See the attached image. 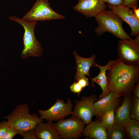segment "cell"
Here are the masks:
<instances>
[{"label":"cell","mask_w":139,"mask_h":139,"mask_svg":"<svg viewBox=\"0 0 139 139\" xmlns=\"http://www.w3.org/2000/svg\"><path fill=\"white\" fill-rule=\"evenodd\" d=\"M108 70V88L121 97L130 94L139 81V64H126L118 58Z\"/></svg>","instance_id":"1"},{"label":"cell","mask_w":139,"mask_h":139,"mask_svg":"<svg viewBox=\"0 0 139 139\" xmlns=\"http://www.w3.org/2000/svg\"><path fill=\"white\" fill-rule=\"evenodd\" d=\"M29 111L27 104H21L3 118L7 119L9 126L15 129L20 135L25 131L33 129L38 123L44 121L38 115L31 114Z\"/></svg>","instance_id":"2"},{"label":"cell","mask_w":139,"mask_h":139,"mask_svg":"<svg viewBox=\"0 0 139 139\" xmlns=\"http://www.w3.org/2000/svg\"><path fill=\"white\" fill-rule=\"evenodd\" d=\"M95 18L98 24L95 31L99 37L108 32L120 39L131 38L123 29V20L110 10L103 11Z\"/></svg>","instance_id":"3"},{"label":"cell","mask_w":139,"mask_h":139,"mask_svg":"<svg viewBox=\"0 0 139 139\" xmlns=\"http://www.w3.org/2000/svg\"><path fill=\"white\" fill-rule=\"evenodd\" d=\"M9 18L10 20L21 24L24 29L23 48L21 54V57L23 58L30 57H41L43 49L41 44L36 39L34 33L37 22L26 21L14 16H11Z\"/></svg>","instance_id":"4"},{"label":"cell","mask_w":139,"mask_h":139,"mask_svg":"<svg viewBox=\"0 0 139 139\" xmlns=\"http://www.w3.org/2000/svg\"><path fill=\"white\" fill-rule=\"evenodd\" d=\"M65 18L53 10L48 0H36L30 10L22 19L27 21L37 22Z\"/></svg>","instance_id":"5"},{"label":"cell","mask_w":139,"mask_h":139,"mask_svg":"<svg viewBox=\"0 0 139 139\" xmlns=\"http://www.w3.org/2000/svg\"><path fill=\"white\" fill-rule=\"evenodd\" d=\"M85 124L81 120L72 116L57 120L55 125L61 138L77 139L81 137Z\"/></svg>","instance_id":"6"},{"label":"cell","mask_w":139,"mask_h":139,"mask_svg":"<svg viewBox=\"0 0 139 139\" xmlns=\"http://www.w3.org/2000/svg\"><path fill=\"white\" fill-rule=\"evenodd\" d=\"M117 51L119 58L125 64H139V36L134 39H120Z\"/></svg>","instance_id":"7"},{"label":"cell","mask_w":139,"mask_h":139,"mask_svg":"<svg viewBox=\"0 0 139 139\" xmlns=\"http://www.w3.org/2000/svg\"><path fill=\"white\" fill-rule=\"evenodd\" d=\"M72 107V103L70 98H68L66 103L63 100L58 99L49 109L46 110L40 109L38 112L41 119H45L47 121L53 122L64 118L71 114Z\"/></svg>","instance_id":"8"},{"label":"cell","mask_w":139,"mask_h":139,"mask_svg":"<svg viewBox=\"0 0 139 139\" xmlns=\"http://www.w3.org/2000/svg\"><path fill=\"white\" fill-rule=\"evenodd\" d=\"M97 100L94 94L88 96H84L80 100L75 101V106L71 114L72 116L77 118L88 124L92 121L94 116L93 105Z\"/></svg>","instance_id":"9"},{"label":"cell","mask_w":139,"mask_h":139,"mask_svg":"<svg viewBox=\"0 0 139 139\" xmlns=\"http://www.w3.org/2000/svg\"><path fill=\"white\" fill-rule=\"evenodd\" d=\"M110 10L118 15L123 21L130 26L131 32L130 35L137 37L139 35V20L136 17L133 10L127 6L122 5L114 6L108 4Z\"/></svg>","instance_id":"10"},{"label":"cell","mask_w":139,"mask_h":139,"mask_svg":"<svg viewBox=\"0 0 139 139\" xmlns=\"http://www.w3.org/2000/svg\"><path fill=\"white\" fill-rule=\"evenodd\" d=\"M106 8L103 0H78L77 4L73 8L89 18L95 17Z\"/></svg>","instance_id":"11"},{"label":"cell","mask_w":139,"mask_h":139,"mask_svg":"<svg viewBox=\"0 0 139 139\" xmlns=\"http://www.w3.org/2000/svg\"><path fill=\"white\" fill-rule=\"evenodd\" d=\"M121 97L117 93L110 91L106 96L97 100L94 104V116L99 119L106 111L116 109L120 102Z\"/></svg>","instance_id":"12"},{"label":"cell","mask_w":139,"mask_h":139,"mask_svg":"<svg viewBox=\"0 0 139 139\" xmlns=\"http://www.w3.org/2000/svg\"><path fill=\"white\" fill-rule=\"evenodd\" d=\"M41 122L32 129L37 139H61L53 122Z\"/></svg>","instance_id":"13"},{"label":"cell","mask_w":139,"mask_h":139,"mask_svg":"<svg viewBox=\"0 0 139 139\" xmlns=\"http://www.w3.org/2000/svg\"><path fill=\"white\" fill-rule=\"evenodd\" d=\"M114 60H110L107 64L104 66L100 65L95 62L93 66L98 67L100 71L99 74L95 77L92 78L91 80L92 86L94 85V82L99 85L102 90V93L99 96V100L107 95L110 91L108 86V81L106 71L113 63Z\"/></svg>","instance_id":"14"},{"label":"cell","mask_w":139,"mask_h":139,"mask_svg":"<svg viewBox=\"0 0 139 139\" xmlns=\"http://www.w3.org/2000/svg\"><path fill=\"white\" fill-rule=\"evenodd\" d=\"M76 64V72L75 80L77 81L79 79L84 76H88L91 79L89 71L90 68L93 66L96 59L95 55H92L88 58H84L79 56L75 51L73 52Z\"/></svg>","instance_id":"15"},{"label":"cell","mask_w":139,"mask_h":139,"mask_svg":"<svg viewBox=\"0 0 139 139\" xmlns=\"http://www.w3.org/2000/svg\"><path fill=\"white\" fill-rule=\"evenodd\" d=\"M130 94L124 96L122 104L114 111L115 123L124 125L131 119L130 112L132 106Z\"/></svg>","instance_id":"16"},{"label":"cell","mask_w":139,"mask_h":139,"mask_svg":"<svg viewBox=\"0 0 139 139\" xmlns=\"http://www.w3.org/2000/svg\"><path fill=\"white\" fill-rule=\"evenodd\" d=\"M86 137L94 139H107V131L99 119L92 121L85 127L82 133Z\"/></svg>","instance_id":"17"},{"label":"cell","mask_w":139,"mask_h":139,"mask_svg":"<svg viewBox=\"0 0 139 139\" xmlns=\"http://www.w3.org/2000/svg\"><path fill=\"white\" fill-rule=\"evenodd\" d=\"M126 135L130 139H139V122L134 119H131L124 125Z\"/></svg>","instance_id":"18"},{"label":"cell","mask_w":139,"mask_h":139,"mask_svg":"<svg viewBox=\"0 0 139 139\" xmlns=\"http://www.w3.org/2000/svg\"><path fill=\"white\" fill-rule=\"evenodd\" d=\"M107 131V139H123L126 135L124 125L121 124L115 123Z\"/></svg>","instance_id":"19"},{"label":"cell","mask_w":139,"mask_h":139,"mask_svg":"<svg viewBox=\"0 0 139 139\" xmlns=\"http://www.w3.org/2000/svg\"><path fill=\"white\" fill-rule=\"evenodd\" d=\"M115 109L114 108L106 111L99 119L101 125L107 131L111 128L115 123Z\"/></svg>","instance_id":"20"},{"label":"cell","mask_w":139,"mask_h":139,"mask_svg":"<svg viewBox=\"0 0 139 139\" xmlns=\"http://www.w3.org/2000/svg\"><path fill=\"white\" fill-rule=\"evenodd\" d=\"M131 112V119H134L139 121V98L134 95Z\"/></svg>","instance_id":"21"},{"label":"cell","mask_w":139,"mask_h":139,"mask_svg":"<svg viewBox=\"0 0 139 139\" xmlns=\"http://www.w3.org/2000/svg\"><path fill=\"white\" fill-rule=\"evenodd\" d=\"M18 134V131L15 129L9 126L7 129L2 139H12Z\"/></svg>","instance_id":"22"},{"label":"cell","mask_w":139,"mask_h":139,"mask_svg":"<svg viewBox=\"0 0 139 139\" xmlns=\"http://www.w3.org/2000/svg\"><path fill=\"white\" fill-rule=\"evenodd\" d=\"M138 0H124L122 6H127L130 8H137L138 7Z\"/></svg>","instance_id":"23"},{"label":"cell","mask_w":139,"mask_h":139,"mask_svg":"<svg viewBox=\"0 0 139 139\" xmlns=\"http://www.w3.org/2000/svg\"><path fill=\"white\" fill-rule=\"evenodd\" d=\"M20 135L23 139H37L32 129L25 131Z\"/></svg>","instance_id":"24"},{"label":"cell","mask_w":139,"mask_h":139,"mask_svg":"<svg viewBox=\"0 0 139 139\" xmlns=\"http://www.w3.org/2000/svg\"><path fill=\"white\" fill-rule=\"evenodd\" d=\"M9 126L7 121L3 120L0 122V139H2Z\"/></svg>","instance_id":"25"},{"label":"cell","mask_w":139,"mask_h":139,"mask_svg":"<svg viewBox=\"0 0 139 139\" xmlns=\"http://www.w3.org/2000/svg\"><path fill=\"white\" fill-rule=\"evenodd\" d=\"M70 88L72 92L74 93H77L78 94H80L83 89L77 82H74L72 84Z\"/></svg>","instance_id":"26"},{"label":"cell","mask_w":139,"mask_h":139,"mask_svg":"<svg viewBox=\"0 0 139 139\" xmlns=\"http://www.w3.org/2000/svg\"><path fill=\"white\" fill-rule=\"evenodd\" d=\"M76 81L80 84L83 88L88 86L89 84L88 79L85 76L80 78Z\"/></svg>","instance_id":"27"},{"label":"cell","mask_w":139,"mask_h":139,"mask_svg":"<svg viewBox=\"0 0 139 139\" xmlns=\"http://www.w3.org/2000/svg\"><path fill=\"white\" fill-rule=\"evenodd\" d=\"M108 4L114 6L122 5L124 0H103Z\"/></svg>","instance_id":"28"},{"label":"cell","mask_w":139,"mask_h":139,"mask_svg":"<svg viewBox=\"0 0 139 139\" xmlns=\"http://www.w3.org/2000/svg\"><path fill=\"white\" fill-rule=\"evenodd\" d=\"M132 92L134 96L139 98V81L136 83Z\"/></svg>","instance_id":"29"},{"label":"cell","mask_w":139,"mask_h":139,"mask_svg":"<svg viewBox=\"0 0 139 139\" xmlns=\"http://www.w3.org/2000/svg\"><path fill=\"white\" fill-rule=\"evenodd\" d=\"M133 11L136 18L139 20V8H133Z\"/></svg>","instance_id":"30"},{"label":"cell","mask_w":139,"mask_h":139,"mask_svg":"<svg viewBox=\"0 0 139 139\" xmlns=\"http://www.w3.org/2000/svg\"><path fill=\"white\" fill-rule=\"evenodd\" d=\"M0 104H1V100H0Z\"/></svg>","instance_id":"31"},{"label":"cell","mask_w":139,"mask_h":139,"mask_svg":"<svg viewBox=\"0 0 139 139\" xmlns=\"http://www.w3.org/2000/svg\"><path fill=\"white\" fill-rule=\"evenodd\" d=\"M0 66H1V65H0Z\"/></svg>","instance_id":"32"},{"label":"cell","mask_w":139,"mask_h":139,"mask_svg":"<svg viewBox=\"0 0 139 139\" xmlns=\"http://www.w3.org/2000/svg\"></svg>","instance_id":"33"}]
</instances>
